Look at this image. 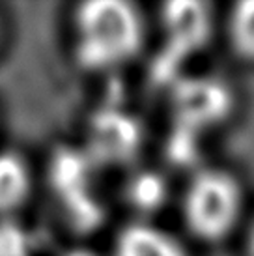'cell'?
<instances>
[{"instance_id": "cell-4", "label": "cell", "mask_w": 254, "mask_h": 256, "mask_svg": "<svg viewBox=\"0 0 254 256\" xmlns=\"http://www.w3.org/2000/svg\"><path fill=\"white\" fill-rule=\"evenodd\" d=\"M88 144L84 150L98 164L126 163L142 144L140 124L124 110H101L88 128Z\"/></svg>"}, {"instance_id": "cell-3", "label": "cell", "mask_w": 254, "mask_h": 256, "mask_svg": "<svg viewBox=\"0 0 254 256\" xmlns=\"http://www.w3.org/2000/svg\"><path fill=\"white\" fill-rule=\"evenodd\" d=\"M96 170L98 163L84 148L60 150L52 161V185L66 202V212L75 224L92 226L101 215L94 189Z\"/></svg>"}, {"instance_id": "cell-12", "label": "cell", "mask_w": 254, "mask_h": 256, "mask_svg": "<svg viewBox=\"0 0 254 256\" xmlns=\"http://www.w3.org/2000/svg\"><path fill=\"white\" fill-rule=\"evenodd\" d=\"M58 256H98V254L88 249H80V247H77V249L64 250V252H60Z\"/></svg>"}, {"instance_id": "cell-1", "label": "cell", "mask_w": 254, "mask_h": 256, "mask_svg": "<svg viewBox=\"0 0 254 256\" xmlns=\"http://www.w3.org/2000/svg\"><path fill=\"white\" fill-rule=\"evenodd\" d=\"M75 58L92 72L112 70L133 60L146 40L140 10L126 0H90L71 17Z\"/></svg>"}, {"instance_id": "cell-13", "label": "cell", "mask_w": 254, "mask_h": 256, "mask_svg": "<svg viewBox=\"0 0 254 256\" xmlns=\"http://www.w3.org/2000/svg\"><path fill=\"white\" fill-rule=\"evenodd\" d=\"M247 247H248V254L254 256V219H252V222H250L248 232H247Z\"/></svg>"}, {"instance_id": "cell-8", "label": "cell", "mask_w": 254, "mask_h": 256, "mask_svg": "<svg viewBox=\"0 0 254 256\" xmlns=\"http://www.w3.org/2000/svg\"><path fill=\"white\" fill-rule=\"evenodd\" d=\"M168 196V185L161 174L154 170H138L127 180L126 198L131 208L154 214L164 204Z\"/></svg>"}, {"instance_id": "cell-5", "label": "cell", "mask_w": 254, "mask_h": 256, "mask_svg": "<svg viewBox=\"0 0 254 256\" xmlns=\"http://www.w3.org/2000/svg\"><path fill=\"white\" fill-rule=\"evenodd\" d=\"M112 256H189L184 242L146 219L129 222L116 234Z\"/></svg>"}, {"instance_id": "cell-9", "label": "cell", "mask_w": 254, "mask_h": 256, "mask_svg": "<svg viewBox=\"0 0 254 256\" xmlns=\"http://www.w3.org/2000/svg\"><path fill=\"white\" fill-rule=\"evenodd\" d=\"M226 32L232 49L254 62V0L234 4L226 19Z\"/></svg>"}, {"instance_id": "cell-7", "label": "cell", "mask_w": 254, "mask_h": 256, "mask_svg": "<svg viewBox=\"0 0 254 256\" xmlns=\"http://www.w3.org/2000/svg\"><path fill=\"white\" fill-rule=\"evenodd\" d=\"M32 191V170L17 152H0V214L22 206Z\"/></svg>"}, {"instance_id": "cell-2", "label": "cell", "mask_w": 254, "mask_h": 256, "mask_svg": "<svg viewBox=\"0 0 254 256\" xmlns=\"http://www.w3.org/2000/svg\"><path fill=\"white\" fill-rule=\"evenodd\" d=\"M245 194L240 180L220 168H202L187 182L182 194L185 226L202 242H220L240 224Z\"/></svg>"}, {"instance_id": "cell-11", "label": "cell", "mask_w": 254, "mask_h": 256, "mask_svg": "<svg viewBox=\"0 0 254 256\" xmlns=\"http://www.w3.org/2000/svg\"><path fill=\"white\" fill-rule=\"evenodd\" d=\"M32 252L30 236L19 222H0V256H28Z\"/></svg>"}, {"instance_id": "cell-6", "label": "cell", "mask_w": 254, "mask_h": 256, "mask_svg": "<svg viewBox=\"0 0 254 256\" xmlns=\"http://www.w3.org/2000/svg\"><path fill=\"white\" fill-rule=\"evenodd\" d=\"M228 108V92L213 80L187 84L178 94L180 118L196 128L206 122L219 120Z\"/></svg>"}, {"instance_id": "cell-10", "label": "cell", "mask_w": 254, "mask_h": 256, "mask_svg": "<svg viewBox=\"0 0 254 256\" xmlns=\"http://www.w3.org/2000/svg\"><path fill=\"white\" fill-rule=\"evenodd\" d=\"M166 22L176 40H200L204 36L208 15L202 4H170L166 8Z\"/></svg>"}]
</instances>
